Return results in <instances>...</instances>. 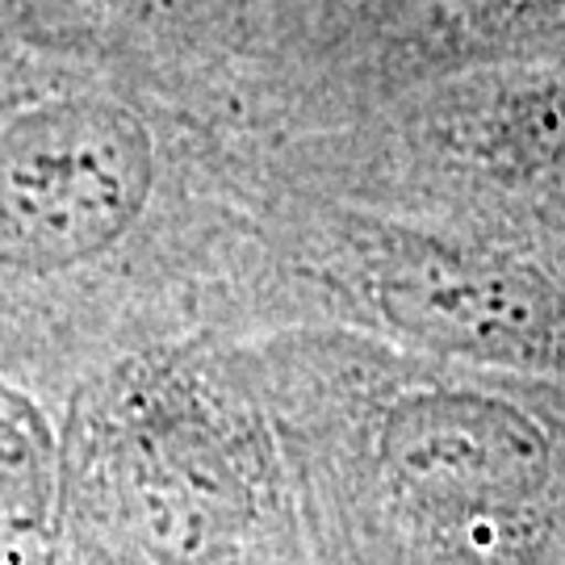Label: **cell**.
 Returning a JSON list of instances; mask_svg holds the SVG:
<instances>
[{
    "mask_svg": "<svg viewBox=\"0 0 565 565\" xmlns=\"http://www.w3.org/2000/svg\"><path fill=\"white\" fill-rule=\"evenodd\" d=\"M156 184L151 135L126 105L51 97L0 118V268L55 277L139 223Z\"/></svg>",
    "mask_w": 565,
    "mask_h": 565,
    "instance_id": "6da1fadb",
    "label": "cell"
},
{
    "mask_svg": "<svg viewBox=\"0 0 565 565\" xmlns=\"http://www.w3.org/2000/svg\"><path fill=\"white\" fill-rule=\"evenodd\" d=\"M390 457L411 486L461 494H524L545 461V440L515 406L469 394L411 398L390 419Z\"/></svg>",
    "mask_w": 565,
    "mask_h": 565,
    "instance_id": "3957f363",
    "label": "cell"
},
{
    "mask_svg": "<svg viewBox=\"0 0 565 565\" xmlns=\"http://www.w3.org/2000/svg\"><path fill=\"white\" fill-rule=\"evenodd\" d=\"M382 306L419 340L482 361H545L557 340L553 294L520 264L419 243L385 264Z\"/></svg>",
    "mask_w": 565,
    "mask_h": 565,
    "instance_id": "7a4b0ae2",
    "label": "cell"
},
{
    "mask_svg": "<svg viewBox=\"0 0 565 565\" xmlns=\"http://www.w3.org/2000/svg\"><path fill=\"white\" fill-rule=\"evenodd\" d=\"M51 445L39 411L0 385V557H18L46 524Z\"/></svg>",
    "mask_w": 565,
    "mask_h": 565,
    "instance_id": "277c9868",
    "label": "cell"
},
{
    "mask_svg": "<svg viewBox=\"0 0 565 565\" xmlns=\"http://www.w3.org/2000/svg\"><path fill=\"white\" fill-rule=\"evenodd\" d=\"M494 147L527 177L565 181V72L507 105L494 121Z\"/></svg>",
    "mask_w": 565,
    "mask_h": 565,
    "instance_id": "5b68a950",
    "label": "cell"
}]
</instances>
